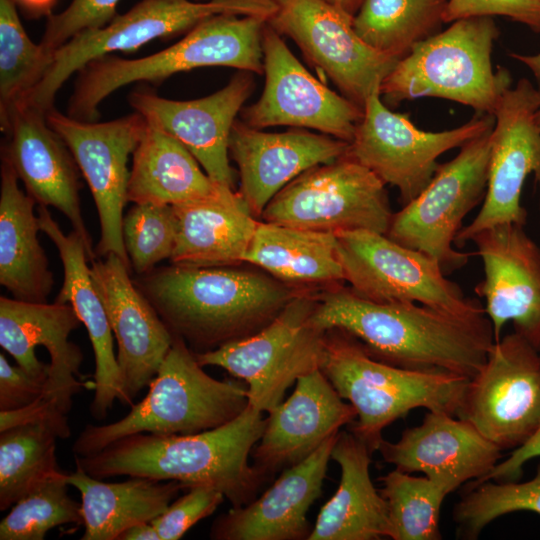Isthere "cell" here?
Returning <instances> with one entry per match:
<instances>
[{
    "mask_svg": "<svg viewBox=\"0 0 540 540\" xmlns=\"http://www.w3.org/2000/svg\"><path fill=\"white\" fill-rule=\"evenodd\" d=\"M313 323L342 329L385 363L472 378L494 343L487 315L462 316L418 303H379L340 285L321 290Z\"/></svg>",
    "mask_w": 540,
    "mask_h": 540,
    "instance_id": "obj_1",
    "label": "cell"
},
{
    "mask_svg": "<svg viewBox=\"0 0 540 540\" xmlns=\"http://www.w3.org/2000/svg\"><path fill=\"white\" fill-rule=\"evenodd\" d=\"M266 418L248 405L232 421L188 435L136 433L101 451L75 456V463L97 479L137 476L175 480L185 488L210 486L221 491L232 507L253 501L268 479L248 459L260 440Z\"/></svg>",
    "mask_w": 540,
    "mask_h": 540,
    "instance_id": "obj_2",
    "label": "cell"
},
{
    "mask_svg": "<svg viewBox=\"0 0 540 540\" xmlns=\"http://www.w3.org/2000/svg\"><path fill=\"white\" fill-rule=\"evenodd\" d=\"M138 276L135 284L168 329L195 353L257 333L304 291L237 266L171 264Z\"/></svg>",
    "mask_w": 540,
    "mask_h": 540,
    "instance_id": "obj_3",
    "label": "cell"
},
{
    "mask_svg": "<svg viewBox=\"0 0 540 540\" xmlns=\"http://www.w3.org/2000/svg\"><path fill=\"white\" fill-rule=\"evenodd\" d=\"M320 370L339 396L356 410L350 431L378 451L382 431L416 408L453 415L469 378L442 370L409 369L374 358L350 333L326 332Z\"/></svg>",
    "mask_w": 540,
    "mask_h": 540,
    "instance_id": "obj_4",
    "label": "cell"
},
{
    "mask_svg": "<svg viewBox=\"0 0 540 540\" xmlns=\"http://www.w3.org/2000/svg\"><path fill=\"white\" fill-rule=\"evenodd\" d=\"M146 396L118 421L87 424L73 443L75 456H88L136 433L188 435L222 426L249 405L240 379L217 380L197 362L185 341L174 340Z\"/></svg>",
    "mask_w": 540,
    "mask_h": 540,
    "instance_id": "obj_5",
    "label": "cell"
},
{
    "mask_svg": "<svg viewBox=\"0 0 540 540\" xmlns=\"http://www.w3.org/2000/svg\"><path fill=\"white\" fill-rule=\"evenodd\" d=\"M268 20L259 16L217 15L186 33L172 46L138 59L104 55L78 73L67 115L96 122L101 102L134 82L159 84L184 71L225 66L251 73L264 72L262 38Z\"/></svg>",
    "mask_w": 540,
    "mask_h": 540,
    "instance_id": "obj_6",
    "label": "cell"
},
{
    "mask_svg": "<svg viewBox=\"0 0 540 540\" xmlns=\"http://www.w3.org/2000/svg\"><path fill=\"white\" fill-rule=\"evenodd\" d=\"M498 27L492 17L458 19L446 30L415 44L380 85L381 97L396 105L438 97L492 114L512 86L504 67L494 71L491 54Z\"/></svg>",
    "mask_w": 540,
    "mask_h": 540,
    "instance_id": "obj_7",
    "label": "cell"
},
{
    "mask_svg": "<svg viewBox=\"0 0 540 540\" xmlns=\"http://www.w3.org/2000/svg\"><path fill=\"white\" fill-rule=\"evenodd\" d=\"M273 0H141L106 26L77 34L54 51L42 80L19 101L43 112L53 108L58 90L90 61L116 51H133L153 39L189 32L217 15L270 19Z\"/></svg>",
    "mask_w": 540,
    "mask_h": 540,
    "instance_id": "obj_8",
    "label": "cell"
},
{
    "mask_svg": "<svg viewBox=\"0 0 540 540\" xmlns=\"http://www.w3.org/2000/svg\"><path fill=\"white\" fill-rule=\"evenodd\" d=\"M319 291L304 290L257 333L195 353L202 366L226 370L248 387L249 405L269 413L298 378L320 369L326 332L312 321Z\"/></svg>",
    "mask_w": 540,
    "mask_h": 540,
    "instance_id": "obj_9",
    "label": "cell"
},
{
    "mask_svg": "<svg viewBox=\"0 0 540 540\" xmlns=\"http://www.w3.org/2000/svg\"><path fill=\"white\" fill-rule=\"evenodd\" d=\"M492 129L461 146L452 160L439 164L425 189L393 213L385 234L435 259L446 275L464 267L470 256L454 242L463 219L484 200Z\"/></svg>",
    "mask_w": 540,
    "mask_h": 540,
    "instance_id": "obj_10",
    "label": "cell"
},
{
    "mask_svg": "<svg viewBox=\"0 0 540 540\" xmlns=\"http://www.w3.org/2000/svg\"><path fill=\"white\" fill-rule=\"evenodd\" d=\"M385 184L347 155L300 174L266 205L261 220L321 232L386 234L393 212Z\"/></svg>",
    "mask_w": 540,
    "mask_h": 540,
    "instance_id": "obj_11",
    "label": "cell"
},
{
    "mask_svg": "<svg viewBox=\"0 0 540 540\" xmlns=\"http://www.w3.org/2000/svg\"><path fill=\"white\" fill-rule=\"evenodd\" d=\"M344 280L359 296L379 303H418L462 316L484 307L446 278L432 257L368 230L335 233Z\"/></svg>",
    "mask_w": 540,
    "mask_h": 540,
    "instance_id": "obj_12",
    "label": "cell"
},
{
    "mask_svg": "<svg viewBox=\"0 0 540 540\" xmlns=\"http://www.w3.org/2000/svg\"><path fill=\"white\" fill-rule=\"evenodd\" d=\"M493 126L494 115L476 113L459 127L424 131L407 115L390 110L378 89L364 104L363 117L346 155L373 172L385 185L396 187L405 205L429 184L440 155L463 146Z\"/></svg>",
    "mask_w": 540,
    "mask_h": 540,
    "instance_id": "obj_13",
    "label": "cell"
},
{
    "mask_svg": "<svg viewBox=\"0 0 540 540\" xmlns=\"http://www.w3.org/2000/svg\"><path fill=\"white\" fill-rule=\"evenodd\" d=\"M456 416L502 451L525 443L540 425V352L515 331L494 341Z\"/></svg>",
    "mask_w": 540,
    "mask_h": 540,
    "instance_id": "obj_14",
    "label": "cell"
},
{
    "mask_svg": "<svg viewBox=\"0 0 540 540\" xmlns=\"http://www.w3.org/2000/svg\"><path fill=\"white\" fill-rule=\"evenodd\" d=\"M539 106L540 91L526 78L502 94L493 113L486 194L476 217L457 234L456 248L497 224L526 225L524 182L533 175L540 184V128L535 118Z\"/></svg>",
    "mask_w": 540,
    "mask_h": 540,
    "instance_id": "obj_15",
    "label": "cell"
},
{
    "mask_svg": "<svg viewBox=\"0 0 540 540\" xmlns=\"http://www.w3.org/2000/svg\"><path fill=\"white\" fill-rule=\"evenodd\" d=\"M268 24L288 36L342 95L361 108L380 89L399 58L380 53L357 35L350 17L323 0H273Z\"/></svg>",
    "mask_w": 540,
    "mask_h": 540,
    "instance_id": "obj_16",
    "label": "cell"
},
{
    "mask_svg": "<svg viewBox=\"0 0 540 540\" xmlns=\"http://www.w3.org/2000/svg\"><path fill=\"white\" fill-rule=\"evenodd\" d=\"M46 119L71 150L93 196L100 223L95 255L115 253L131 269L122 237L130 178L127 164L144 134L145 117L135 112L112 121L85 122L53 107Z\"/></svg>",
    "mask_w": 540,
    "mask_h": 540,
    "instance_id": "obj_17",
    "label": "cell"
},
{
    "mask_svg": "<svg viewBox=\"0 0 540 540\" xmlns=\"http://www.w3.org/2000/svg\"><path fill=\"white\" fill-rule=\"evenodd\" d=\"M262 48L265 87L254 104L242 108L241 120L256 129H313L350 143L363 108L310 74L268 22Z\"/></svg>",
    "mask_w": 540,
    "mask_h": 540,
    "instance_id": "obj_18",
    "label": "cell"
},
{
    "mask_svg": "<svg viewBox=\"0 0 540 540\" xmlns=\"http://www.w3.org/2000/svg\"><path fill=\"white\" fill-rule=\"evenodd\" d=\"M81 320L67 303H33L0 297V346L31 375L46 380L38 399L67 415L72 399L87 383L81 377L83 353L69 341Z\"/></svg>",
    "mask_w": 540,
    "mask_h": 540,
    "instance_id": "obj_19",
    "label": "cell"
},
{
    "mask_svg": "<svg viewBox=\"0 0 540 540\" xmlns=\"http://www.w3.org/2000/svg\"><path fill=\"white\" fill-rule=\"evenodd\" d=\"M471 241L484 269L475 292L485 299L495 341L512 321L515 332L540 352L539 245L516 223L488 227Z\"/></svg>",
    "mask_w": 540,
    "mask_h": 540,
    "instance_id": "obj_20",
    "label": "cell"
},
{
    "mask_svg": "<svg viewBox=\"0 0 540 540\" xmlns=\"http://www.w3.org/2000/svg\"><path fill=\"white\" fill-rule=\"evenodd\" d=\"M1 130L8 137L2 160L14 169L38 206H51L65 215L83 241L89 261H94L80 208V169L65 141L48 124L46 113L18 102Z\"/></svg>",
    "mask_w": 540,
    "mask_h": 540,
    "instance_id": "obj_21",
    "label": "cell"
},
{
    "mask_svg": "<svg viewBox=\"0 0 540 540\" xmlns=\"http://www.w3.org/2000/svg\"><path fill=\"white\" fill-rule=\"evenodd\" d=\"M131 269L115 253L92 261L90 275L117 341L123 404L133 405L138 393L157 374L174 335L131 279Z\"/></svg>",
    "mask_w": 540,
    "mask_h": 540,
    "instance_id": "obj_22",
    "label": "cell"
},
{
    "mask_svg": "<svg viewBox=\"0 0 540 540\" xmlns=\"http://www.w3.org/2000/svg\"><path fill=\"white\" fill-rule=\"evenodd\" d=\"M251 72L240 71L217 92L199 99L178 101L138 89L129 104L181 142L216 183L235 189L229 162V138L245 101L254 88Z\"/></svg>",
    "mask_w": 540,
    "mask_h": 540,
    "instance_id": "obj_23",
    "label": "cell"
},
{
    "mask_svg": "<svg viewBox=\"0 0 540 540\" xmlns=\"http://www.w3.org/2000/svg\"><path fill=\"white\" fill-rule=\"evenodd\" d=\"M348 147V142L323 133L305 129L263 132L242 120L235 121L229 138V154L240 176L239 191L256 218L292 180L343 157Z\"/></svg>",
    "mask_w": 540,
    "mask_h": 540,
    "instance_id": "obj_24",
    "label": "cell"
},
{
    "mask_svg": "<svg viewBox=\"0 0 540 540\" xmlns=\"http://www.w3.org/2000/svg\"><path fill=\"white\" fill-rule=\"evenodd\" d=\"M295 384L291 396L268 413L265 430L251 453L254 466L267 478L304 460L357 417L320 369Z\"/></svg>",
    "mask_w": 540,
    "mask_h": 540,
    "instance_id": "obj_25",
    "label": "cell"
},
{
    "mask_svg": "<svg viewBox=\"0 0 540 540\" xmlns=\"http://www.w3.org/2000/svg\"><path fill=\"white\" fill-rule=\"evenodd\" d=\"M444 411H429L421 424L403 431L396 442L383 440L384 461L407 473L421 472L451 492L484 478L502 450L469 422Z\"/></svg>",
    "mask_w": 540,
    "mask_h": 540,
    "instance_id": "obj_26",
    "label": "cell"
},
{
    "mask_svg": "<svg viewBox=\"0 0 540 540\" xmlns=\"http://www.w3.org/2000/svg\"><path fill=\"white\" fill-rule=\"evenodd\" d=\"M337 435L312 454L283 470L260 497L218 516L210 529L213 540H308L307 512L320 497Z\"/></svg>",
    "mask_w": 540,
    "mask_h": 540,
    "instance_id": "obj_27",
    "label": "cell"
},
{
    "mask_svg": "<svg viewBox=\"0 0 540 540\" xmlns=\"http://www.w3.org/2000/svg\"><path fill=\"white\" fill-rule=\"evenodd\" d=\"M40 230L54 243L63 265L64 279L55 299L70 304L84 324L95 357V393L89 410L95 420H103L116 400L122 402L123 390L113 332L101 298L94 287L88 267V255L79 235L65 234L48 207L37 208Z\"/></svg>",
    "mask_w": 540,
    "mask_h": 540,
    "instance_id": "obj_28",
    "label": "cell"
},
{
    "mask_svg": "<svg viewBox=\"0 0 540 540\" xmlns=\"http://www.w3.org/2000/svg\"><path fill=\"white\" fill-rule=\"evenodd\" d=\"M172 207L176 242L171 264L203 268L244 262L259 220L240 191L219 185L207 197Z\"/></svg>",
    "mask_w": 540,
    "mask_h": 540,
    "instance_id": "obj_29",
    "label": "cell"
},
{
    "mask_svg": "<svg viewBox=\"0 0 540 540\" xmlns=\"http://www.w3.org/2000/svg\"><path fill=\"white\" fill-rule=\"evenodd\" d=\"M371 455L351 431H339L331 459L340 467V482L335 494L321 508L308 540L388 537L386 502L370 477Z\"/></svg>",
    "mask_w": 540,
    "mask_h": 540,
    "instance_id": "obj_30",
    "label": "cell"
},
{
    "mask_svg": "<svg viewBox=\"0 0 540 540\" xmlns=\"http://www.w3.org/2000/svg\"><path fill=\"white\" fill-rule=\"evenodd\" d=\"M18 176L4 160L0 185V284L12 297L45 303L54 277L38 232L35 200L19 187Z\"/></svg>",
    "mask_w": 540,
    "mask_h": 540,
    "instance_id": "obj_31",
    "label": "cell"
},
{
    "mask_svg": "<svg viewBox=\"0 0 540 540\" xmlns=\"http://www.w3.org/2000/svg\"><path fill=\"white\" fill-rule=\"evenodd\" d=\"M244 262L303 290L321 291L344 280L335 233L260 220Z\"/></svg>",
    "mask_w": 540,
    "mask_h": 540,
    "instance_id": "obj_32",
    "label": "cell"
},
{
    "mask_svg": "<svg viewBox=\"0 0 540 540\" xmlns=\"http://www.w3.org/2000/svg\"><path fill=\"white\" fill-rule=\"evenodd\" d=\"M67 481L81 495L82 540H117L131 525L158 517L185 488L179 481L137 476L104 482L77 464L75 471L68 473Z\"/></svg>",
    "mask_w": 540,
    "mask_h": 540,
    "instance_id": "obj_33",
    "label": "cell"
},
{
    "mask_svg": "<svg viewBox=\"0 0 540 540\" xmlns=\"http://www.w3.org/2000/svg\"><path fill=\"white\" fill-rule=\"evenodd\" d=\"M146 121L144 134L132 154L128 202L175 206L211 195L220 184L202 171L181 142Z\"/></svg>",
    "mask_w": 540,
    "mask_h": 540,
    "instance_id": "obj_34",
    "label": "cell"
},
{
    "mask_svg": "<svg viewBox=\"0 0 540 540\" xmlns=\"http://www.w3.org/2000/svg\"><path fill=\"white\" fill-rule=\"evenodd\" d=\"M447 0H363L353 28L372 49L396 58L437 33Z\"/></svg>",
    "mask_w": 540,
    "mask_h": 540,
    "instance_id": "obj_35",
    "label": "cell"
},
{
    "mask_svg": "<svg viewBox=\"0 0 540 540\" xmlns=\"http://www.w3.org/2000/svg\"><path fill=\"white\" fill-rule=\"evenodd\" d=\"M57 435L39 423L0 431V510L11 508L49 479L65 472L56 458Z\"/></svg>",
    "mask_w": 540,
    "mask_h": 540,
    "instance_id": "obj_36",
    "label": "cell"
},
{
    "mask_svg": "<svg viewBox=\"0 0 540 540\" xmlns=\"http://www.w3.org/2000/svg\"><path fill=\"white\" fill-rule=\"evenodd\" d=\"M380 494L388 514V537L393 540H439L440 510L450 489L427 476L395 468L380 478Z\"/></svg>",
    "mask_w": 540,
    "mask_h": 540,
    "instance_id": "obj_37",
    "label": "cell"
},
{
    "mask_svg": "<svg viewBox=\"0 0 540 540\" xmlns=\"http://www.w3.org/2000/svg\"><path fill=\"white\" fill-rule=\"evenodd\" d=\"M54 51L27 35L13 0H0V126L13 106L42 80Z\"/></svg>",
    "mask_w": 540,
    "mask_h": 540,
    "instance_id": "obj_38",
    "label": "cell"
},
{
    "mask_svg": "<svg viewBox=\"0 0 540 540\" xmlns=\"http://www.w3.org/2000/svg\"><path fill=\"white\" fill-rule=\"evenodd\" d=\"M453 509L457 535L477 539L483 529L497 518L514 512L540 515V464L535 476L526 481L469 483Z\"/></svg>",
    "mask_w": 540,
    "mask_h": 540,
    "instance_id": "obj_39",
    "label": "cell"
},
{
    "mask_svg": "<svg viewBox=\"0 0 540 540\" xmlns=\"http://www.w3.org/2000/svg\"><path fill=\"white\" fill-rule=\"evenodd\" d=\"M68 473L49 479L15 503L0 522V540H43L65 524H83L81 503L68 493Z\"/></svg>",
    "mask_w": 540,
    "mask_h": 540,
    "instance_id": "obj_40",
    "label": "cell"
},
{
    "mask_svg": "<svg viewBox=\"0 0 540 540\" xmlns=\"http://www.w3.org/2000/svg\"><path fill=\"white\" fill-rule=\"evenodd\" d=\"M122 237L131 270L143 275L170 259L176 242L171 205L134 204L123 216Z\"/></svg>",
    "mask_w": 540,
    "mask_h": 540,
    "instance_id": "obj_41",
    "label": "cell"
},
{
    "mask_svg": "<svg viewBox=\"0 0 540 540\" xmlns=\"http://www.w3.org/2000/svg\"><path fill=\"white\" fill-rule=\"evenodd\" d=\"M120 0H72L58 14H49L40 43L55 51L71 38L88 30L103 28L117 15Z\"/></svg>",
    "mask_w": 540,
    "mask_h": 540,
    "instance_id": "obj_42",
    "label": "cell"
},
{
    "mask_svg": "<svg viewBox=\"0 0 540 540\" xmlns=\"http://www.w3.org/2000/svg\"><path fill=\"white\" fill-rule=\"evenodd\" d=\"M224 494L210 486H194L173 500L167 509L151 521L160 540H177L197 522L210 516L223 502Z\"/></svg>",
    "mask_w": 540,
    "mask_h": 540,
    "instance_id": "obj_43",
    "label": "cell"
},
{
    "mask_svg": "<svg viewBox=\"0 0 540 540\" xmlns=\"http://www.w3.org/2000/svg\"><path fill=\"white\" fill-rule=\"evenodd\" d=\"M505 16L540 33V0H447L445 22L479 16Z\"/></svg>",
    "mask_w": 540,
    "mask_h": 540,
    "instance_id": "obj_44",
    "label": "cell"
},
{
    "mask_svg": "<svg viewBox=\"0 0 540 540\" xmlns=\"http://www.w3.org/2000/svg\"><path fill=\"white\" fill-rule=\"evenodd\" d=\"M46 380L37 378L19 365H11L0 354V411H13L26 407L39 399Z\"/></svg>",
    "mask_w": 540,
    "mask_h": 540,
    "instance_id": "obj_45",
    "label": "cell"
},
{
    "mask_svg": "<svg viewBox=\"0 0 540 540\" xmlns=\"http://www.w3.org/2000/svg\"><path fill=\"white\" fill-rule=\"evenodd\" d=\"M27 423L45 425L60 439H67L71 436L67 415L40 402L38 399L21 409L0 411V431Z\"/></svg>",
    "mask_w": 540,
    "mask_h": 540,
    "instance_id": "obj_46",
    "label": "cell"
},
{
    "mask_svg": "<svg viewBox=\"0 0 540 540\" xmlns=\"http://www.w3.org/2000/svg\"><path fill=\"white\" fill-rule=\"evenodd\" d=\"M535 457H540V425L525 443L515 448L504 461L498 462L484 478L469 483H478L487 480L497 482L516 481L522 475L523 465Z\"/></svg>",
    "mask_w": 540,
    "mask_h": 540,
    "instance_id": "obj_47",
    "label": "cell"
},
{
    "mask_svg": "<svg viewBox=\"0 0 540 540\" xmlns=\"http://www.w3.org/2000/svg\"><path fill=\"white\" fill-rule=\"evenodd\" d=\"M117 540H160L151 522H140L126 528Z\"/></svg>",
    "mask_w": 540,
    "mask_h": 540,
    "instance_id": "obj_48",
    "label": "cell"
},
{
    "mask_svg": "<svg viewBox=\"0 0 540 540\" xmlns=\"http://www.w3.org/2000/svg\"><path fill=\"white\" fill-rule=\"evenodd\" d=\"M16 5L32 16H41L43 14H51L50 10L53 7L55 0H13Z\"/></svg>",
    "mask_w": 540,
    "mask_h": 540,
    "instance_id": "obj_49",
    "label": "cell"
},
{
    "mask_svg": "<svg viewBox=\"0 0 540 540\" xmlns=\"http://www.w3.org/2000/svg\"><path fill=\"white\" fill-rule=\"evenodd\" d=\"M510 57L525 64L533 73L540 86V53L534 55H523L519 53H510Z\"/></svg>",
    "mask_w": 540,
    "mask_h": 540,
    "instance_id": "obj_50",
    "label": "cell"
},
{
    "mask_svg": "<svg viewBox=\"0 0 540 540\" xmlns=\"http://www.w3.org/2000/svg\"><path fill=\"white\" fill-rule=\"evenodd\" d=\"M344 14L354 17L363 0H323Z\"/></svg>",
    "mask_w": 540,
    "mask_h": 540,
    "instance_id": "obj_51",
    "label": "cell"
},
{
    "mask_svg": "<svg viewBox=\"0 0 540 540\" xmlns=\"http://www.w3.org/2000/svg\"><path fill=\"white\" fill-rule=\"evenodd\" d=\"M535 118H536V122H537V124H538V126H539V128H540V106H539V108H538L537 111H536Z\"/></svg>",
    "mask_w": 540,
    "mask_h": 540,
    "instance_id": "obj_52",
    "label": "cell"
},
{
    "mask_svg": "<svg viewBox=\"0 0 540 540\" xmlns=\"http://www.w3.org/2000/svg\"><path fill=\"white\" fill-rule=\"evenodd\" d=\"M539 214H540V199H539Z\"/></svg>",
    "mask_w": 540,
    "mask_h": 540,
    "instance_id": "obj_53",
    "label": "cell"
},
{
    "mask_svg": "<svg viewBox=\"0 0 540 540\" xmlns=\"http://www.w3.org/2000/svg\"><path fill=\"white\" fill-rule=\"evenodd\" d=\"M195 1H207V0H195Z\"/></svg>",
    "mask_w": 540,
    "mask_h": 540,
    "instance_id": "obj_54",
    "label": "cell"
}]
</instances>
